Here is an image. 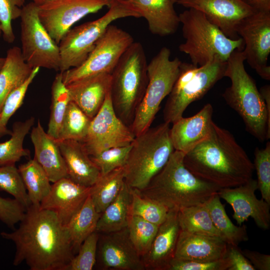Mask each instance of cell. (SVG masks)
<instances>
[{
	"instance_id": "30",
	"label": "cell",
	"mask_w": 270,
	"mask_h": 270,
	"mask_svg": "<svg viewBox=\"0 0 270 270\" xmlns=\"http://www.w3.org/2000/svg\"><path fill=\"white\" fill-rule=\"evenodd\" d=\"M100 214L96 211L89 195L82 206L65 226L74 253L78 252L85 239L96 231Z\"/></svg>"
},
{
	"instance_id": "8",
	"label": "cell",
	"mask_w": 270,
	"mask_h": 270,
	"mask_svg": "<svg viewBox=\"0 0 270 270\" xmlns=\"http://www.w3.org/2000/svg\"><path fill=\"white\" fill-rule=\"evenodd\" d=\"M226 67V61L218 58L202 66L182 62L163 110L164 122L173 124L182 118L190 104L202 98L224 77Z\"/></svg>"
},
{
	"instance_id": "1",
	"label": "cell",
	"mask_w": 270,
	"mask_h": 270,
	"mask_svg": "<svg viewBox=\"0 0 270 270\" xmlns=\"http://www.w3.org/2000/svg\"><path fill=\"white\" fill-rule=\"evenodd\" d=\"M19 223L14 231L0 233L15 244L13 264L25 262L30 270H66L74 252L68 230L56 214L31 205Z\"/></svg>"
},
{
	"instance_id": "50",
	"label": "cell",
	"mask_w": 270,
	"mask_h": 270,
	"mask_svg": "<svg viewBox=\"0 0 270 270\" xmlns=\"http://www.w3.org/2000/svg\"><path fill=\"white\" fill-rule=\"evenodd\" d=\"M260 94L265 102L268 116L270 118V86L265 85L259 90Z\"/></svg>"
},
{
	"instance_id": "45",
	"label": "cell",
	"mask_w": 270,
	"mask_h": 270,
	"mask_svg": "<svg viewBox=\"0 0 270 270\" xmlns=\"http://www.w3.org/2000/svg\"><path fill=\"white\" fill-rule=\"evenodd\" d=\"M230 266V262L228 256L222 259L209 262L173 258L168 270H226Z\"/></svg>"
},
{
	"instance_id": "20",
	"label": "cell",
	"mask_w": 270,
	"mask_h": 270,
	"mask_svg": "<svg viewBox=\"0 0 270 270\" xmlns=\"http://www.w3.org/2000/svg\"><path fill=\"white\" fill-rule=\"evenodd\" d=\"M213 108L207 104L196 114L182 116L170 128L174 150L186 154L210 135L213 128Z\"/></svg>"
},
{
	"instance_id": "2",
	"label": "cell",
	"mask_w": 270,
	"mask_h": 270,
	"mask_svg": "<svg viewBox=\"0 0 270 270\" xmlns=\"http://www.w3.org/2000/svg\"><path fill=\"white\" fill-rule=\"evenodd\" d=\"M184 162L196 177L220 188L246 183L254 170L234 136L215 123L208 138L184 154Z\"/></svg>"
},
{
	"instance_id": "10",
	"label": "cell",
	"mask_w": 270,
	"mask_h": 270,
	"mask_svg": "<svg viewBox=\"0 0 270 270\" xmlns=\"http://www.w3.org/2000/svg\"><path fill=\"white\" fill-rule=\"evenodd\" d=\"M170 54L168 48L162 47L148 64L147 86L130 126L135 136L150 127L179 76L182 62L178 58L171 60Z\"/></svg>"
},
{
	"instance_id": "6",
	"label": "cell",
	"mask_w": 270,
	"mask_h": 270,
	"mask_svg": "<svg viewBox=\"0 0 270 270\" xmlns=\"http://www.w3.org/2000/svg\"><path fill=\"white\" fill-rule=\"evenodd\" d=\"M178 16L185 40L179 50L189 56L192 64L202 66L215 58L227 61L234 50L244 49L240 37L229 38L202 12L190 8Z\"/></svg>"
},
{
	"instance_id": "40",
	"label": "cell",
	"mask_w": 270,
	"mask_h": 270,
	"mask_svg": "<svg viewBox=\"0 0 270 270\" xmlns=\"http://www.w3.org/2000/svg\"><path fill=\"white\" fill-rule=\"evenodd\" d=\"M96 231L88 236L80 245L77 255L74 256L66 270H92L96 262L99 239Z\"/></svg>"
},
{
	"instance_id": "43",
	"label": "cell",
	"mask_w": 270,
	"mask_h": 270,
	"mask_svg": "<svg viewBox=\"0 0 270 270\" xmlns=\"http://www.w3.org/2000/svg\"><path fill=\"white\" fill-rule=\"evenodd\" d=\"M25 0H0V24L4 40L12 44L15 40L12 22L20 18Z\"/></svg>"
},
{
	"instance_id": "3",
	"label": "cell",
	"mask_w": 270,
	"mask_h": 270,
	"mask_svg": "<svg viewBox=\"0 0 270 270\" xmlns=\"http://www.w3.org/2000/svg\"><path fill=\"white\" fill-rule=\"evenodd\" d=\"M184 154L174 150L164 167L148 186L138 190L168 210H178L204 203L217 194L218 186L194 176L184 164Z\"/></svg>"
},
{
	"instance_id": "41",
	"label": "cell",
	"mask_w": 270,
	"mask_h": 270,
	"mask_svg": "<svg viewBox=\"0 0 270 270\" xmlns=\"http://www.w3.org/2000/svg\"><path fill=\"white\" fill-rule=\"evenodd\" d=\"M257 174L258 189L262 198L270 204V142L264 148H256L253 163Z\"/></svg>"
},
{
	"instance_id": "33",
	"label": "cell",
	"mask_w": 270,
	"mask_h": 270,
	"mask_svg": "<svg viewBox=\"0 0 270 270\" xmlns=\"http://www.w3.org/2000/svg\"><path fill=\"white\" fill-rule=\"evenodd\" d=\"M34 121V118L32 116L24 121L13 124L10 138L0 143V166L15 164L22 157L30 156V150L24 148L23 144Z\"/></svg>"
},
{
	"instance_id": "22",
	"label": "cell",
	"mask_w": 270,
	"mask_h": 270,
	"mask_svg": "<svg viewBox=\"0 0 270 270\" xmlns=\"http://www.w3.org/2000/svg\"><path fill=\"white\" fill-rule=\"evenodd\" d=\"M111 74H99L66 86L70 98L91 120L98 114L110 90Z\"/></svg>"
},
{
	"instance_id": "34",
	"label": "cell",
	"mask_w": 270,
	"mask_h": 270,
	"mask_svg": "<svg viewBox=\"0 0 270 270\" xmlns=\"http://www.w3.org/2000/svg\"><path fill=\"white\" fill-rule=\"evenodd\" d=\"M178 220L181 230L219 238L223 240L214 226L204 203L180 209Z\"/></svg>"
},
{
	"instance_id": "31",
	"label": "cell",
	"mask_w": 270,
	"mask_h": 270,
	"mask_svg": "<svg viewBox=\"0 0 270 270\" xmlns=\"http://www.w3.org/2000/svg\"><path fill=\"white\" fill-rule=\"evenodd\" d=\"M124 166L101 174L90 187V196L96 211L101 214L117 197L124 183Z\"/></svg>"
},
{
	"instance_id": "29",
	"label": "cell",
	"mask_w": 270,
	"mask_h": 270,
	"mask_svg": "<svg viewBox=\"0 0 270 270\" xmlns=\"http://www.w3.org/2000/svg\"><path fill=\"white\" fill-rule=\"evenodd\" d=\"M204 204L214 226L228 245L238 246L240 242L248 240L246 226H236L232 222L218 194L211 196Z\"/></svg>"
},
{
	"instance_id": "14",
	"label": "cell",
	"mask_w": 270,
	"mask_h": 270,
	"mask_svg": "<svg viewBox=\"0 0 270 270\" xmlns=\"http://www.w3.org/2000/svg\"><path fill=\"white\" fill-rule=\"evenodd\" d=\"M236 32L244 42L245 60L264 80H270V12H256L238 24Z\"/></svg>"
},
{
	"instance_id": "39",
	"label": "cell",
	"mask_w": 270,
	"mask_h": 270,
	"mask_svg": "<svg viewBox=\"0 0 270 270\" xmlns=\"http://www.w3.org/2000/svg\"><path fill=\"white\" fill-rule=\"evenodd\" d=\"M0 190L12 196L26 209L31 206L22 178L15 164L0 166Z\"/></svg>"
},
{
	"instance_id": "54",
	"label": "cell",
	"mask_w": 270,
	"mask_h": 270,
	"mask_svg": "<svg viewBox=\"0 0 270 270\" xmlns=\"http://www.w3.org/2000/svg\"><path fill=\"white\" fill-rule=\"evenodd\" d=\"M2 34V29H1L0 24V37Z\"/></svg>"
},
{
	"instance_id": "26",
	"label": "cell",
	"mask_w": 270,
	"mask_h": 270,
	"mask_svg": "<svg viewBox=\"0 0 270 270\" xmlns=\"http://www.w3.org/2000/svg\"><path fill=\"white\" fill-rule=\"evenodd\" d=\"M56 141L67 168L68 178L79 184L92 186L100 172L82 143L74 140Z\"/></svg>"
},
{
	"instance_id": "38",
	"label": "cell",
	"mask_w": 270,
	"mask_h": 270,
	"mask_svg": "<svg viewBox=\"0 0 270 270\" xmlns=\"http://www.w3.org/2000/svg\"><path fill=\"white\" fill-rule=\"evenodd\" d=\"M158 226L139 216H130L127 226L129 236L141 258L149 251Z\"/></svg>"
},
{
	"instance_id": "16",
	"label": "cell",
	"mask_w": 270,
	"mask_h": 270,
	"mask_svg": "<svg viewBox=\"0 0 270 270\" xmlns=\"http://www.w3.org/2000/svg\"><path fill=\"white\" fill-rule=\"evenodd\" d=\"M258 189L256 180L252 178L238 186L220 188L218 194L232 206L233 218L239 226L252 218L259 228L267 230L270 227V204L256 198Z\"/></svg>"
},
{
	"instance_id": "51",
	"label": "cell",
	"mask_w": 270,
	"mask_h": 270,
	"mask_svg": "<svg viewBox=\"0 0 270 270\" xmlns=\"http://www.w3.org/2000/svg\"><path fill=\"white\" fill-rule=\"evenodd\" d=\"M12 130L6 125L4 124L0 120V138L7 135H10Z\"/></svg>"
},
{
	"instance_id": "15",
	"label": "cell",
	"mask_w": 270,
	"mask_h": 270,
	"mask_svg": "<svg viewBox=\"0 0 270 270\" xmlns=\"http://www.w3.org/2000/svg\"><path fill=\"white\" fill-rule=\"evenodd\" d=\"M109 0H50L38 6L40 22L58 44L71 27L84 16L110 6Z\"/></svg>"
},
{
	"instance_id": "55",
	"label": "cell",
	"mask_w": 270,
	"mask_h": 270,
	"mask_svg": "<svg viewBox=\"0 0 270 270\" xmlns=\"http://www.w3.org/2000/svg\"></svg>"
},
{
	"instance_id": "19",
	"label": "cell",
	"mask_w": 270,
	"mask_h": 270,
	"mask_svg": "<svg viewBox=\"0 0 270 270\" xmlns=\"http://www.w3.org/2000/svg\"><path fill=\"white\" fill-rule=\"evenodd\" d=\"M90 187L79 184L68 177L63 178L52 183L40 207L54 212L66 226L90 195Z\"/></svg>"
},
{
	"instance_id": "17",
	"label": "cell",
	"mask_w": 270,
	"mask_h": 270,
	"mask_svg": "<svg viewBox=\"0 0 270 270\" xmlns=\"http://www.w3.org/2000/svg\"><path fill=\"white\" fill-rule=\"evenodd\" d=\"M176 3L202 12L232 39L240 38L236 29L241 20L256 12L240 0H178Z\"/></svg>"
},
{
	"instance_id": "25",
	"label": "cell",
	"mask_w": 270,
	"mask_h": 270,
	"mask_svg": "<svg viewBox=\"0 0 270 270\" xmlns=\"http://www.w3.org/2000/svg\"><path fill=\"white\" fill-rule=\"evenodd\" d=\"M30 138L34 150V158L54 183L68 176L67 168L56 140L46 132L40 120L32 127Z\"/></svg>"
},
{
	"instance_id": "11",
	"label": "cell",
	"mask_w": 270,
	"mask_h": 270,
	"mask_svg": "<svg viewBox=\"0 0 270 270\" xmlns=\"http://www.w3.org/2000/svg\"><path fill=\"white\" fill-rule=\"evenodd\" d=\"M38 10V5L33 2L22 8L20 18L22 56L32 68H44L60 70L58 44L40 22Z\"/></svg>"
},
{
	"instance_id": "27",
	"label": "cell",
	"mask_w": 270,
	"mask_h": 270,
	"mask_svg": "<svg viewBox=\"0 0 270 270\" xmlns=\"http://www.w3.org/2000/svg\"><path fill=\"white\" fill-rule=\"evenodd\" d=\"M0 70V112L8 94L30 76L32 69L24 60L20 48L8 49Z\"/></svg>"
},
{
	"instance_id": "18",
	"label": "cell",
	"mask_w": 270,
	"mask_h": 270,
	"mask_svg": "<svg viewBox=\"0 0 270 270\" xmlns=\"http://www.w3.org/2000/svg\"><path fill=\"white\" fill-rule=\"evenodd\" d=\"M96 257L104 268L145 270L142 258L130 240L128 228L99 237Z\"/></svg>"
},
{
	"instance_id": "28",
	"label": "cell",
	"mask_w": 270,
	"mask_h": 270,
	"mask_svg": "<svg viewBox=\"0 0 270 270\" xmlns=\"http://www.w3.org/2000/svg\"><path fill=\"white\" fill-rule=\"evenodd\" d=\"M130 200V188L124 182L117 197L101 213L96 231L108 234L127 228Z\"/></svg>"
},
{
	"instance_id": "13",
	"label": "cell",
	"mask_w": 270,
	"mask_h": 270,
	"mask_svg": "<svg viewBox=\"0 0 270 270\" xmlns=\"http://www.w3.org/2000/svg\"><path fill=\"white\" fill-rule=\"evenodd\" d=\"M134 138L130 127L115 113L109 92L82 142L90 156H94L110 148L130 145Z\"/></svg>"
},
{
	"instance_id": "21",
	"label": "cell",
	"mask_w": 270,
	"mask_h": 270,
	"mask_svg": "<svg viewBox=\"0 0 270 270\" xmlns=\"http://www.w3.org/2000/svg\"><path fill=\"white\" fill-rule=\"evenodd\" d=\"M178 209L168 210L166 218L158 228L148 252L142 258L145 269L168 270L174 258L180 230L178 220Z\"/></svg>"
},
{
	"instance_id": "9",
	"label": "cell",
	"mask_w": 270,
	"mask_h": 270,
	"mask_svg": "<svg viewBox=\"0 0 270 270\" xmlns=\"http://www.w3.org/2000/svg\"><path fill=\"white\" fill-rule=\"evenodd\" d=\"M109 7L103 16L70 29L58 44L61 72L83 64L113 21L126 17L141 18L126 0H112Z\"/></svg>"
},
{
	"instance_id": "36",
	"label": "cell",
	"mask_w": 270,
	"mask_h": 270,
	"mask_svg": "<svg viewBox=\"0 0 270 270\" xmlns=\"http://www.w3.org/2000/svg\"><path fill=\"white\" fill-rule=\"evenodd\" d=\"M70 98L62 81V72L57 74L52 86V103L48 134L56 140Z\"/></svg>"
},
{
	"instance_id": "46",
	"label": "cell",
	"mask_w": 270,
	"mask_h": 270,
	"mask_svg": "<svg viewBox=\"0 0 270 270\" xmlns=\"http://www.w3.org/2000/svg\"><path fill=\"white\" fill-rule=\"evenodd\" d=\"M26 208L15 198L0 197V220L10 228H14L23 218Z\"/></svg>"
},
{
	"instance_id": "52",
	"label": "cell",
	"mask_w": 270,
	"mask_h": 270,
	"mask_svg": "<svg viewBox=\"0 0 270 270\" xmlns=\"http://www.w3.org/2000/svg\"><path fill=\"white\" fill-rule=\"evenodd\" d=\"M32 2H34L38 6L50 0H30Z\"/></svg>"
},
{
	"instance_id": "4",
	"label": "cell",
	"mask_w": 270,
	"mask_h": 270,
	"mask_svg": "<svg viewBox=\"0 0 270 270\" xmlns=\"http://www.w3.org/2000/svg\"><path fill=\"white\" fill-rule=\"evenodd\" d=\"M242 50H234L226 61L224 77L230 85L222 94L226 103L242 118L246 130L260 142L270 138V118L265 102L244 65Z\"/></svg>"
},
{
	"instance_id": "35",
	"label": "cell",
	"mask_w": 270,
	"mask_h": 270,
	"mask_svg": "<svg viewBox=\"0 0 270 270\" xmlns=\"http://www.w3.org/2000/svg\"><path fill=\"white\" fill-rule=\"evenodd\" d=\"M91 119L73 102L68 104L57 140L82 142L87 135Z\"/></svg>"
},
{
	"instance_id": "47",
	"label": "cell",
	"mask_w": 270,
	"mask_h": 270,
	"mask_svg": "<svg viewBox=\"0 0 270 270\" xmlns=\"http://www.w3.org/2000/svg\"><path fill=\"white\" fill-rule=\"evenodd\" d=\"M227 256L230 262L228 270H256L238 246L228 245Z\"/></svg>"
},
{
	"instance_id": "5",
	"label": "cell",
	"mask_w": 270,
	"mask_h": 270,
	"mask_svg": "<svg viewBox=\"0 0 270 270\" xmlns=\"http://www.w3.org/2000/svg\"><path fill=\"white\" fill-rule=\"evenodd\" d=\"M148 64L143 46L134 42L111 74L110 93L114 110L129 127L147 86Z\"/></svg>"
},
{
	"instance_id": "32",
	"label": "cell",
	"mask_w": 270,
	"mask_h": 270,
	"mask_svg": "<svg viewBox=\"0 0 270 270\" xmlns=\"http://www.w3.org/2000/svg\"><path fill=\"white\" fill-rule=\"evenodd\" d=\"M18 170L30 204L40 206L41 202L50 193L52 187L47 174L34 158L20 164Z\"/></svg>"
},
{
	"instance_id": "37",
	"label": "cell",
	"mask_w": 270,
	"mask_h": 270,
	"mask_svg": "<svg viewBox=\"0 0 270 270\" xmlns=\"http://www.w3.org/2000/svg\"><path fill=\"white\" fill-rule=\"evenodd\" d=\"M130 215L139 216L160 226L166 218L168 209L158 202L142 196L138 190L130 188Z\"/></svg>"
},
{
	"instance_id": "42",
	"label": "cell",
	"mask_w": 270,
	"mask_h": 270,
	"mask_svg": "<svg viewBox=\"0 0 270 270\" xmlns=\"http://www.w3.org/2000/svg\"><path fill=\"white\" fill-rule=\"evenodd\" d=\"M131 148L132 144L126 146L110 148L90 156L99 168L100 174H104L124 166Z\"/></svg>"
},
{
	"instance_id": "24",
	"label": "cell",
	"mask_w": 270,
	"mask_h": 270,
	"mask_svg": "<svg viewBox=\"0 0 270 270\" xmlns=\"http://www.w3.org/2000/svg\"><path fill=\"white\" fill-rule=\"evenodd\" d=\"M144 18L152 34L165 36L174 34L180 24L174 5L178 0H126Z\"/></svg>"
},
{
	"instance_id": "48",
	"label": "cell",
	"mask_w": 270,
	"mask_h": 270,
	"mask_svg": "<svg viewBox=\"0 0 270 270\" xmlns=\"http://www.w3.org/2000/svg\"><path fill=\"white\" fill-rule=\"evenodd\" d=\"M242 252L256 270H270V255L248 249L242 250Z\"/></svg>"
},
{
	"instance_id": "7",
	"label": "cell",
	"mask_w": 270,
	"mask_h": 270,
	"mask_svg": "<svg viewBox=\"0 0 270 270\" xmlns=\"http://www.w3.org/2000/svg\"><path fill=\"white\" fill-rule=\"evenodd\" d=\"M164 122L136 136L124 166V181L141 190L164 167L174 151L170 127Z\"/></svg>"
},
{
	"instance_id": "44",
	"label": "cell",
	"mask_w": 270,
	"mask_h": 270,
	"mask_svg": "<svg viewBox=\"0 0 270 270\" xmlns=\"http://www.w3.org/2000/svg\"><path fill=\"white\" fill-rule=\"evenodd\" d=\"M40 68H34L28 78L6 98L0 112V120L4 124L7 125L10 118L22 104L28 89L38 73Z\"/></svg>"
},
{
	"instance_id": "12",
	"label": "cell",
	"mask_w": 270,
	"mask_h": 270,
	"mask_svg": "<svg viewBox=\"0 0 270 270\" xmlns=\"http://www.w3.org/2000/svg\"><path fill=\"white\" fill-rule=\"evenodd\" d=\"M134 42L130 34L110 24L84 62L62 72L64 83L66 85L99 74H111L122 56Z\"/></svg>"
},
{
	"instance_id": "49",
	"label": "cell",
	"mask_w": 270,
	"mask_h": 270,
	"mask_svg": "<svg viewBox=\"0 0 270 270\" xmlns=\"http://www.w3.org/2000/svg\"><path fill=\"white\" fill-rule=\"evenodd\" d=\"M256 12H270V0H240Z\"/></svg>"
},
{
	"instance_id": "23",
	"label": "cell",
	"mask_w": 270,
	"mask_h": 270,
	"mask_svg": "<svg viewBox=\"0 0 270 270\" xmlns=\"http://www.w3.org/2000/svg\"><path fill=\"white\" fill-rule=\"evenodd\" d=\"M228 244L222 239L180 230L174 258L209 262L226 256Z\"/></svg>"
},
{
	"instance_id": "53",
	"label": "cell",
	"mask_w": 270,
	"mask_h": 270,
	"mask_svg": "<svg viewBox=\"0 0 270 270\" xmlns=\"http://www.w3.org/2000/svg\"><path fill=\"white\" fill-rule=\"evenodd\" d=\"M5 59V58L0 57V70L4 63Z\"/></svg>"
}]
</instances>
